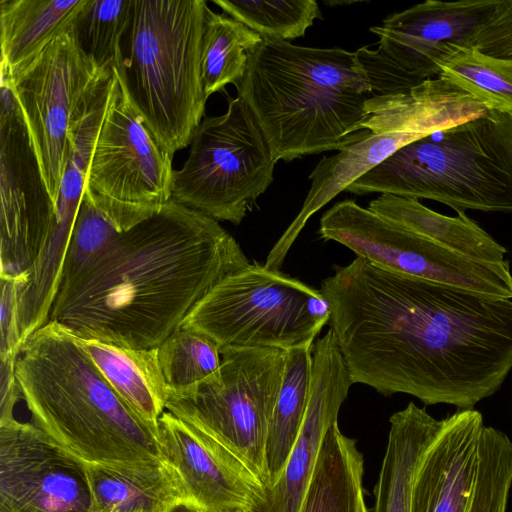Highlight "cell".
Wrapping results in <instances>:
<instances>
[{"label":"cell","instance_id":"6da1fadb","mask_svg":"<svg viewBox=\"0 0 512 512\" xmlns=\"http://www.w3.org/2000/svg\"><path fill=\"white\" fill-rule=\"evenodd\" d=\"M320 291L353 383L426 405L472 409L512 370V299L380 268L356 257Z\"/></svg>","mask_w":512,"mask_h":512},{"label":"cell","instance_id":"7a4b0ae2","mask_svg":"<svg viewBox=\"0 0 512 512\" xmlns=\"http://www.w3.org/2000/svg\"><path fill=\"white\" fill-rule=\"evenodd\" d=\"M251 262L215 219L169 200L59 289L49 321L117 347H159L223 278Z\"/></svg>","mask_w":512,"mask_h":512},{"label":"cell","instance_id":"3957f363","mask_svg":"<svg viewBox=\"0 0 512 512\" xmlns=\"http://www.w3.org/2000/svg\"><path fill=\"white\" fill-rule=\"evenodd\" d=\"M15 376L31 423L84 463L165 461L159 431L119 396L66 327L48 321L28 336Z\"/></svg>","mask_w":512,"mask_h":512},{"label":"cell","instance_id":"277c9868","mask_svg":"<svg viewBox=\"0 0 512 512\" xmlns=\"http://www.w3.org/2000/svg\"><path fill=\"white\" fill-rule=\"evenodd\" d=\"M237 91L276 161L341 150L371 134L359 130L374 92L355 52L263 39Z\"/></svg>","mask_w":512,"mask_h":512},{"label":"cell","instance_id":"5b68a950","mask_svg":"<svg viewBox=\"0 0 512 512\" xmlns=\"http://www.w3.org/2000/svg\"><path fill=\"white\" fill-rule=\"evenodd\" d=\"M318 232L385 270L512 299L506 249L465 212L446 216L417 199L381 194L371 210L335 203Z\"/></svg>","mask_w":512,"mask_h":512},{"label":"cell","instance_id":"8992f818","mask_svg":"<svg viewBox=\"0 0 512 512\" xmlns=\"http://www.w3.org/2000/svg\"><path fill=\"white\" fill-rule=\"evenodd\" d=\"M345 192L430 199L456 212L512 213V113L488 109L408 143Z\"/></svg>","mask_w":512,"mask_h":512},{"label":"cell","instance_id":"52a82bcc","mask_svg":"<svg viewBox=\"0 0 512 512\" xmlns=\"http://www.w3.org/2000/svg\"><path fill=\"white\" fill-rule=\"evenodd\" d=\"M207 6L204 0H133L125 79L146 127L172 156L190 145L208 99L201 76Z\"/></svg>","mask_w":512,"mask_h":512},{"label":"cell","instance_id":"ba28073f","mask_svg":"<svg viewBox=\"0 0 512 512\" xmlns=\"http://www.w3.org/2000/svg\"><path fill=\"white\" fill-rule=\"evenodd\" d=\"M329 319L320 290L252 262L216 284L179 328L202 333L220 348L287 351L311 347Z\"/></svg>","mask_w":512,"mask_h":512},{"label":"cell","instance_id":"9c48e42d","mask_svg":"<svg viewBox=\"0 0 512 512\" xmlns=\"http://www.w3.org/2000/svg\"><path fill=\"white\" fill-rule=\"evenodd\" d=\"M220 353L219 370L193 387L168 392L165 409L232 452L266 489V442L286 351L224 347Z\"/></svg>","mask_w":512,"mask_h":512},{"label":"cell","instance_id":"30bf717a","mask_svg":"<svg viewBox=\"0 0 512 512\" xmlns=\"http://www.w3.org/2000/svg\"><path fill=\"white\" fill-rule=\"evenodd\" d=\"M276 163L251 109L237 96L226 113L204 117L194 132L185 163L173 172L172 200L239 225L273 182Z\"/></svg>","mask_w":512,"mask_h":512},{"label":"cell","instance_id":"8fae6325","mask_svg":"<svg viewBox=\"0 0 512 512\" xmlns=\"http://www.w3.org/2000/svg\"><path fill=\"white\" fill-rule=\"evenodd\" d=\"M172 158L146 127L128 90L122 60L113 67L83 198L125 232L172 199Z\"/></svg>","mask_w":512,"mask_h":512},{"label":"cell","instance_id":"7c38bea8","mask_svg":"<svg viewBox=\"0 0 512 512\" xmlns=\"http://www.w3.org/2000/svg\"><path fill=\"white\" fill-rule=\"evenodd\" d=\"M109 70L95 66L73 28L53 39L14 76L6 74L56 209L69 156L70 126L88 93Z\"/></svg>","mask_w":512,"mask_h":512},{"label":"cell","instance_id":"4fadbf2b","mask_svg":"<svg viewBox=\"0 0 512 512\" xmlns=\"http://www.w3.org/2000/svg\"><path fill=\"white\" fill-rule=\"evenodd\" d=\"M1 273L28 275L45 249L57 209L43 182L11 82L1 77Z\"/></svg>","mask_w":512,"mask_h":512},{"label":"cell","instance_id":"5bb4252c","mask_svg":"<svg viewBox=\"0 0 512 512\" xmlns=\"http://www.w3.org/2000/svg\"><path fill=\"white\" fill-rule=\"evenodd\" d=\"M0 512H91L86 463L31 422L0 423Z\"/></svg>","mask_w":512,"mask_h":512},{"label":"cell","instance_id":"9a60e30c","mask_svg":"<svg viewBox=\"0 0 512 512\" xmlns=\"http://www.w3.org/2000/svg\"><path fill=\"white\" fill-rule=\"evenodd\" d=\"M158 429L163 458L177 474L186 499L206 512H247L263 495L262 482L205 432L166 410Z\"/></svg>","mask_w":512,"mask_h":512},{"label":"cell","instance_id":"2e32d148","mask_svg":"<svg viewBox=\"0 0 512 512\" xmlns=\"http://www.w3.org/2000/svg\"><path fill=\"white\" fill-rule=\"evenodd\" d=\"M309 400L284 470L247 512H298L328 428L337 422L353 383L333 331L312 345Z\"/></svg>","mask_w":512,"mask_h":512},{"label":"cell","instance_id":"e0dca14e","mask_svg":"<svg viewBox=\"0 0 512 512\" xmlns=\"http://www.w3.org/2000/svg\"><path fill=\"white\" fill-rule=\"evenodd\" d=\"M498 4L499 0H427L388 15L370 31L379 37L378 49L384 55L424 81L439 75L436 61L445 46L472 48Z\"/></svg>","mask_w":512,"mask_h":512},{"label":"cell","instance_id":"ac0fdd59","mask_svg":"<svg viewBox=\"0 0 512 512\" xmlns=\"http://www.w3.org/2000/svg\"><path fill=\"white\" fill-rule=\"evenodd\" d=\"M484 426L482 414L473 408L441 419L417 466L410 512H467Z\"/></svg>","mask_w":512,"mask_h":512},{"label":"cell","instance_id":"d6986e66","mask_svg":"<svg viewBox=\"0 0 512 512\" xmlns=\"http://www.w3.org/2000/svg\"><path fill=\"white\" fill-rule=\"evenodd\" d=\"M487 110L473 95L437 76L404 92L370 97L359 130L425 137L477 118Z\"/></svg>","mask_w":512,"mask_h":512},{"label":"cell","instance_id":"ffe728a7","mask_svg":"<svg viewBox=\"0 0 512 512\" xmlns=\"http://www.w3.org/2000/svg\"><path fill=\"white\" fill-rule=\"evenodd\" d=\"M420 138L423 137L403 132L371 133L337 154L323 157L309 175L311 188L300 212L270 250L265 267L279 271L296 238L315 212L393 152Z\"/></svg>","mask_w":512,"mask_h":512},{"label":"cell","instance_id":"44dd1931","mask_svg":"<svg viewBox=\"0 0 512 512\" xmlns=\"http://www.w3.org/2000/svg\"><path fill=\"white\" fill-rule=\"evenodd\" d=\"M86 469L91 512H168L186 499L177 474L166 461L86 464Z\"/></svg>","mask_w":512,"mask_h":512},{"label":"cell","instance_id":"7402d4cb","mask_svg":"<svg viewBox=\"0 0 512 512\" xmlns=\"http://www.w3.org/2000/svg\"><path fill=\"white\" fill-rule=\"evenodd\" d=\"M88 0H0V72L12 77L74 28Z\"/></svg>","mask_w":512,"mask_h":512},{"label":"cell","instance_id":"603a6c76","mask_svg":"<svg viewBox=\"0 0 512 512\" xmlns=\"http://www.w3.org/2000/svg\"><path fill=\"white\" fill-rule=\"evenodd\" d=\"M388 441L375 486L373 512H410L417 466L433 441L441 419L410 402L390 417Z\"/></svg>","mask_w":512,"mask_h":512},{"label":"cell","instance_id":"cb8c5ba5","mask_svg":"<svg viewBox=\"0 0 512 512\" xmlns=\"http://www.w3.org/2000/svg\"><path fill=\"white\" fill-rule=\"evenodd\" d=\"M78 341L108 383L129 407L150 426L166 410L168 385L158 358V347L130 349L97 340Z\"/></svg>","mask_w":512,"mask_h":512},{"label":"cell","instance_id":"d4e9b609","mask_svg":"<svg viewBox=\"0 0 512 512\" xmlns=\"http://www.w3.org/2000/svg\"><path fill=\"white\" fill-rule=\"evenodd\" d=\"M364 458L337 422L322 441L298 512H369L363 486Z\"/></svg>","mask_w":512,"mask_h":512},{"label":"cell","instance_id":"484cf974","mask_svg":"<svg viewBox=\"0 0 512 512\" xmlns=\"http://www.w3.org/2000/svg\"><path fill=\"white\" fill-rule=\"evenodd\" d=\"M311 351L312 346L286 351L283 381L266 442V489L282 474L305 417L310 392Z\"/></svg>","mask_w":512,"mask_h":512},{"label":"cell","instance_id":"4316f807","mask_svg":"<svg viewBox=\"0 0 512 512\" xmlns=\"http://www.w3.org/2000/svg\"><path fill=\"white\" fill-rule=\"evenodd\" d=\"M263 38L243 23L208 6L201 48V76L206 97L242 80L249 55Z\"/></svg>","mask_w":512,"mask_h":512},{"label":"cell","instance_id":"83f0119b","mask_svg":"<svg viewBox=\"0 0 512 512\" xmlns=\"http://www.w3.org/2000/svg\"><path fill=\"white\" fill-rule=\"evenodd\" d=\"M436 66L438 76L473 95L488 109L512 113V59L449 44L444 47Z\"/></svg>","mask_w":512,"mask_h":512},{"label":"cell","instance_id":"f1b7e54d","mask_svg":"<svg viewBox=\"0 0 512 512\" xmlns=\"http://www.w3.org/2000/svg\"><path fill=\"white\" fill-rule=\"evenodd\" d=\"M133 0H88L74 32L84 53L102 71L123 60V43L129 29Z\"/></svg>","mask_w":512,"mask_h":512},{"label":"cell","instance_id":"f546056e","mask_svg":"<svg viewBox=\"0 0 512 512\" xmlns=\"http://www.w3.org/2000/svg\"><path fill=\"white\" fill-rule=\"evenodd\" d=\"M213 3L263 39L289 42L302 37L315 19L322 18L315 0H213Z\"/></svg>","mask_w":512,"mask_h":512},{"label":"cell","instance_id":"4dcf8cb0","mask_svg":"<svg viewBox=\"0 0 512 512\" xmlns=\"http://www.w3.org/2000/svg\"><path fill=\"white\" fill-rule=\"evenodd\" d=\"M159 363L168 392L193 387L220 368V347L208 336L178 328L158 347Z\"/></svg>","mask_w":512,"mask_h":512},{"label":"cell","instance_id":"1f68e13d","mask_svg":"<svg viewBox=\"0 0 512 512\" xmlns=\"http://www.w3.org/2000/svg\"><path fill=\"white\" fill-rule=\"evenodd\" d=\"M511 486L512 441L504 432L485 425L467 512H506Z\"/></svg>","mask_w":512,"mask_h":512},{"label":"cell","instance_id":"d6a6232c","mask_svg":"<svg viewBox=\"0 0 512 512\" xmlns=\"http://www.w3.org/2000/svg\"><path fill=\"white\" fill-rule=\"evenodd\" d=\"M123 231L102 211L82 197L69 246L60 288L91 267Z\"/></svg>","mask_w":512,"mask_h":512},{"label":"cell","instance_id":"836d02e7","mask_svg":"<svg viewBox=\"0 0 512 512\" xmlns=\"http://www.w3.org/2000/svg\"><path fill=\"white\" fill-rule=\"evenodd\" d=\"M355 53L370 79L374 95L404 92L423 82L405 72L379 49L361 47Z\"/></svg>","mask_w":512,"mask_h":512},{"label":"cell","instance_id":"e575fe53","mask_svg":"<svg viewBox=\"0 0 512 512\" xmlns=\"http://www.w3.org/2000/svg\"><path fill=\"white\" fill-rule=\"evenodd\" d=\"M28 275H0V359L17 358L22 345L18 320V293Z\"/></svg>","mask_w":512,"mask_h":512},{"label":"cell","instance_id":"d590c367","mask_svg":"<svg viewBox=\"0 0 512 512\" xmlns=\"http://www.w3.org/2000/svg\"><path fill=\"white\" fill-rule=\"evenodd\" d=\"M472 48L488 56L512 59V0H499L493 16L476 35Z\"/></svg>","mask_w":512,"mask_h":512},{"label":"cell","instance_id":"8d00e7d4","mask_svg":"<svg viewBox=\"0 0 512 512\" xmlns=\"http://www.w3.org/2000/svg\"><path fill=\"white\" fill-rule=\"evenodd\" d=\"M17 358L0 359V423L16 419L14 408L21 399V393L15 376Z\"/></svg>","mask_w":512,"mask_h":512},{"label":"cell","instance_id":"74e56055","mask_svg":"<svg viewBox=\"0 0 512 512\" xmlns=\"http://www.w3.org/2000/svg\"><path fill=\"white\" fill-rule=\"evenodd\" d=\"M168 512H206L201 507L189 500L177 502Z\"/></svg>","mask_w":512,"mask_h":512},{"label":"cell","instance_id":"f35d334b","mask_svg":"<svg viewBox=\"0 0 512 512\" xmlns=\"http://www.w3.org/2000/svg\"><path fill=\"white\" fill-rule=\"evenodd\" d=\"M233 512H242V511H233Z\"/></svg>","mask_w":512,"mask_h":512}]
</instances>
